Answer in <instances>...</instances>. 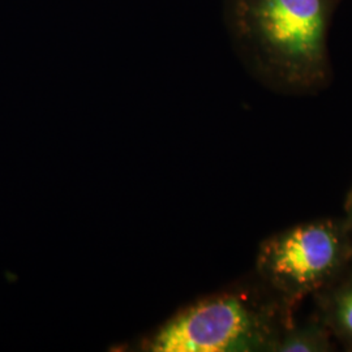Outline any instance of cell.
<instances>
[{
	"label": "cell",
	"instance_id": "obj_1",
	"mask_svg": "<svg viewBox=\"0 0 352 352\" xmlns=\"http://www.w3.org/2000/svg\"><path fill=\"white\" fill-rule=\"evenodd\" d=\"M338 0H232V25L267 75L294 88L327 74V34Z\"/></svg>",
	"mask_w": 352,
	"mask_h": 352
},
{
	"label": "cell",
	"instance_id": "obj_2",
	"mask_svg": "<svg viewBox=\"0 0 352 352\" xmlns=\"http://www.w3.org/2000/svg\"><path fill=\"white\" fill-rule=\"evenodd\" d=\"M277 336L270 316L248 298L225 294L196 302L170 318L146 343L154 352L270 350Z\"/></svg>",
	"mask_w": 352,
	"mask_h": 352
},
{
	"label": "cell",
	"instance_id": "obj_3",
	"mask_svg": "<svg viewBox=\"0 0 352 352\" xmlns=\"http://www.w3.org/2000/svg\"><path fill=\"white\" fill-rule=\"evenodd\" d=\"M344 243L333 223L294 227L267 240L258 254V267L273 287L291 300L322 287L338 272Z\"/></svg>",
	"mask_w": 352,
	"mask_h": 352
},
{
	"label": "cell",
	"instance_id": "obj_4",
	"mask_svg": "<svg viewBox=\"0 0 352 352\" xmlns=\"http://www.w3.org/2000/svg\"><path fill=\"white\" fill-rule=\"evenodd\" d=\"M330 343L327 333L320 327H302L292 329L278 336L273 351L321 352L329 351Z\"/></svg>",
	"mask_w": 352,
	"mask_h": 352
},
{
	"label": "cell",
	"instance_id": "obj_5",
	"mask_svg": "<svg viewBox=\"0 0 352 352\" xmlns=\"http://www.w3.org/2000/svg\"><path fill=\"white\" fill-rule=\"evenodd\" d=\"M331 315L336 327L346 338L352 340V283L337 294Z\"/></svg>",
	"mask_w": 352,
	"mask_h": 352
},
{
	"label": "cell",
	"instance_id": "obj_6",
	"mask_svg": "<svg viewBox=\"0 0 352 352\" xmlns=\"http://www.w3.org/2000/svg\"><path fill=\"white\" fill-rule=\"evenodd\" d=\"M351 210H352V196H351Z\"/></svg>",
	"mask_w": 352,
	"mask_h": 352
}]
</instances>
